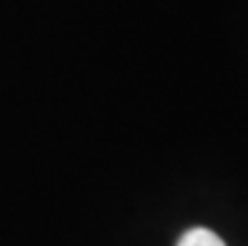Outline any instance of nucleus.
Here are the masks:
<instances>
[{"label": "nucleus", "mask_w": 248, "mask_h": 246, "mask_svg": "<svg viewBox=\"0 0 248 246\" xmlns=\"http://www.w3.org/2000/svg\"><path fill=\"white\" fill-rule=\"evenodd\" d=\"M178 246H226L223 239L213 234L211 229H188L186 234L178 239Z\"/></svg>", "instance_id": "obj_1"}]
</instances>
